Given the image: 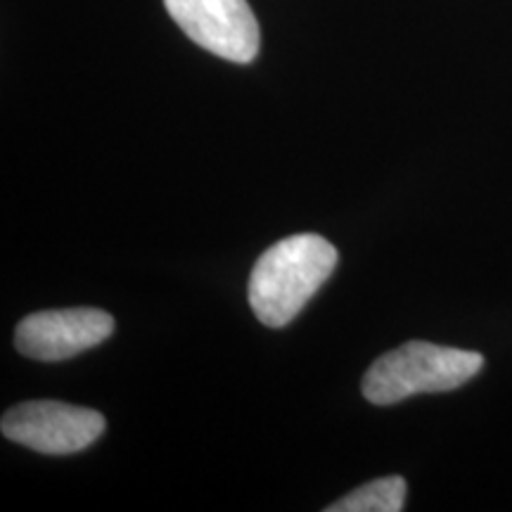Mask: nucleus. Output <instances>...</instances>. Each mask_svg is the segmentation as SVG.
I'll return each instance as SVG.
<instances>
[{
	"label": "nucleus",
	"instance_id": "nucleus-1",
	"mask_svg": "<svg viewBox=\"0 0 512 512\" xmlns=\"http://www.w3.org/2000/svg\"><path fill=\"white\" fill-rule=\"evenodd\" d=\"M337 247L316 233L290 235L268 247L249 278V304L268 328H285L330 278Z\"/></svg>",
	"mask_w": 512,
	"mask_h": 512
},
{
	"label": "nucleus",
	"instance_id": "nucleus-2",
	"mask_svg": "<svg viewBox=\"0 0 512 512\" xmlns=\"http://www.w3.org/2000/svg\"><path fill=\"white\" fill-rule=\"evenodd\" d=\"M484 368L477 351L406 342L377 358L363 377V396L373 406H394L415 394L453 392Z\"/></svg>",
	"mask_w": 512,
	"mask_h": 512
},
{
	"label": "nucleus",
	"instance_id": "nucleus-3",
	"mask_svg": "<svg viewBox=\"0 0 512 512\" xmlns=\"http://www.w3.org/2000/svg\"><path fill=\"white\" fill-rule=\"evenodd\" d=\"M105 427L98 411L62 401L19 403L0 422L5 439L50 456L83 451L102 437Z\"/></svg>",
	"mask_w": 512,
	"mask_h": 512
},
{
	"label": "nucleus",
	"instance_id": "nucleus-4",
	"mask_svg": "<svg viewBox=\"0 0 512 512\" xmlns=\"http://www.w3.org/2000/svg\"><path fill=\"white\" fill-rule=\"evenodd\" d=\"M166 12L190 41L228 62L259 55V22L247 0H164Z\"/></svg>",
	"mask_w": 512,
	"mask_h": 512
},
{
	"label": "nucleus",
	"instance_id": "nucleus-5",
	"mask_svg": "<svg viewBox=\"0 0 512 512\" xmlns=\"http://www.w3.org/2000/svg\"><path fill=\"white\" fill-rule=\"evenodd\" d=\"M114 318L100 309H60L31 313L17 325L15 347L36 361H67L110 339Z\"/></svg>",
	"mask_w": 512,
	"mask_h": 512
},
{
	"label": "nucleus",
	"instance_id": "nucleus-6",
	"mask_svg": "<svg viewBox=\"0 0 512 512\" xmlns=\"http://www.w3.org/2000/svg\"><path fill=\"white\" fill-rule=\"evenodd\" d=\"M408 484L403 477H382L328 505V512H399L406 505Z\"/></svg>",
	"mask_w": 512,
	"mask_h": 512
}]
</instances>
